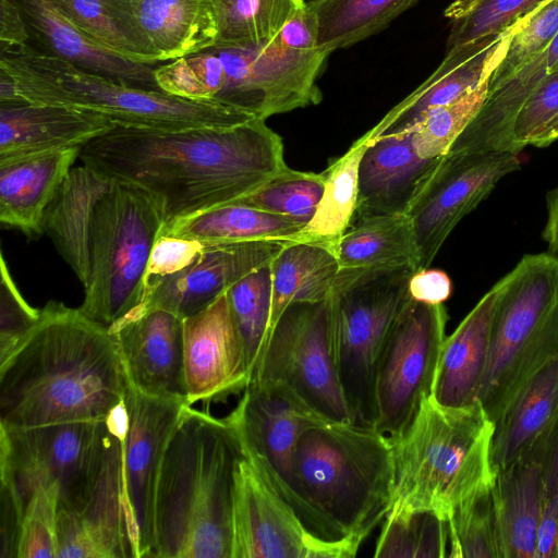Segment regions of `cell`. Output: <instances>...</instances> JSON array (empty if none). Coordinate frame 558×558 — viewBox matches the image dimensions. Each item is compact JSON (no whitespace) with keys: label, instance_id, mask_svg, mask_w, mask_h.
<instances>
[{"label":"cell","instance_id":"obj_25","mask_svg":"<svg viewBox=\"0 0 558 558\" xmlns=\"http://www.w3.org/2000/svg\"><path fill=\"white\" fill-rule=\"evenodd\" d=\"M15 1L38 49L119 83L159 89L151 65L126 59L95 41L50 0Z\"/></svg>","mask_w":558,"mask_h":558},{"label":"cell","instance_id":"obj_10","mask_svg":"<svg viewBox=\"0 0 558 558\" xmlns=\"http://www.w3.org/2000/svg\"><path fill=\"white\" fill-rule=\"evenodd\" d=\"M117 408L101 420L29 427L0 425V482L24 512L38 487L58 483L59 501L72 498L100 471L116 434Z\"/></svg>","mask_w":558,"mask_h":558},{"label":"cell","instance_id":"obj_52","mask_svg":"<svg viewBox=\"0 0 558 558\" xmlns=\"http://www.w3.org/2000/svg\"><path fill=\"white\" fill-rule=\"evenodd\" d=\"M409 290L412 299L426 304H444L452 292L449 276L440 269L422 268L410 278Z\"/></svg>","mask_w":558,"mask_h":558},{"label":"cell","instance_id":"obj_23","mask_svg":"<svg viewBox=\"0 0 558 558\" xmlns=\"http://www.w3.org/2000/svg\"><path fill=\"white\" fill-rule=\"evenodd\" d=\"M440 158L420 157L412 132L371 140L360 162L352 222L371 216L405 214Z\"/></svg>","mask_w":558,"mask_h":558},{"label":"cell","instance_id":"obj_43","mask_svg":"<svg viewBox=\"0 0 558 558\" xmlns=\"http://www.w3.org/2000/svg\"><path fill=\"white\" fill-rule=\"evenodd\" d=\"M493 483L478 488L451 512L449 558H501Z\"/></svg>","mask_w":558,"mask_h":558},{"label":"cell","instance_id":"obj_32","mask_svg":"<svg viewBox=\"0 0 558 558\" xmlns=\"http://www.w3.org/2000/svg\"><path fill=\"white\" fill-rule=\"evenodd\" d=\"M111 182V178L84 163L74 167L45 213L44 232L83 288L88 281V230L98 199Z\"/></svg>","mask_w":558,"mask_h":558},{"label":"cell","instance_id":"obj_55","mask_svg":"<svg viewBox=\"0 0 558 558\" xmlns=\"http://www.w3.org/2000/svg\"><path fill=\"white\" fill-rule=\"evenodd\" d=\"M558 546V490L546 497L536 537V558H556Z\"/></svg>","mask_w":558,"mask_h":558},{"label":"cell","instance_id":"obj_5","mask_svg":"<svg viewBox=\"0 0 558 558\" xmlns=\"http://www.w3.org/2000/svg\"><path fill=\"white\" fill-rule=\"evenodd\" d=\"M0 69L11 75L26 102L89 110L124 126L178 131L231 128L257 119L219 99H189L119 83L32 44L0 54Z\"/></svg>","mask_w":558,"mask_h":558},{"label":"cell","instance_id":"obj_16","mask_svg":"<svg viewBox=\"0 0 558 558\" xmlns=\"http://www.w3.org/2000/svg\"><path fill=\"white\" fill-rule=\"evenodd\" d=\"M518 153H448L425 180L405 213L412 223L420 269L433 263L454 227L506 175L519 170Z\"/></svg>","mask_w":558,"mask_h":558},{"label":"cell","instance_id":"obj_3","mask_svg":"<svg viewBox=\"0 0 558 558\" xmlns=\"http://www.w3.org/2000/svg\"><path fill=\"white\" fill-rule=\"evenodd\" d=\"M395 492L390 439L372 426H308L292 452L287 500L317 536L360 543L385 519Z\"/></svg>","mask_w":558,"mask_h":558},{"label":"cell","instance_id":"obj_26","mask_svg":"<svg viewBox=\"0 0 558 558\" xmlns=\"http://www.w3.org/2000/svg\"><path fill=\"white\" fill-rule=\"evenodd\" d=\"M558 422V356L518 391L495 423L490 446L494 474L546 442Z\"/></svg>","mask_w":558,"mask_h":558},{"label":"cell","instance_id":"obj_47","mask_svg":"<svg viewBox=\"0 0 558 558\" xmlns=\"http://www.w3.org/2000/svg\"><path fill=\"white\" fill-rule=\"evenodd\" d=\"M558 34V0H547L520 20L489 76L488 90L504 83L518 69L543 51Z\"/></svg>","mask_w":558,"mask_h":558},{"label":"cell","instance_id":"obj_6","mask_svg":"<svg viewBox=\"0 0 558 558\" xmlns=\"http://www.w3.org/2000/svg\"><path fill=\"white\" fill-rule=\"evenodd\" d=\"M494 426L480 401L450 408L427 397L407 429L390 439L395 463L391 508H425L449 519L463 500L495 478L490 462Z\"/></svg>","mask_w":558,"mask_h":558},{"label":"cell","instance_id":"obj_13","mask_svg":"<svg viewBox=\"0 0 558 558\" xmlns=\"http://www.w3.org/2000/svg\"><path fill=\"white\" fill-rule=\"evenodd\" d=\"M361 544L315 535L242 454L234 480L231 558H350Z\"/></svg>","mask_w":558,"mask_h":558},{"label":"cell","instance_id":"obj_20","mask_svg":"<svg viewBox=\"0 0 558 558\" xmlns=\"http://www.w3.org/2000/svg\"><path fill=\"white\" fill-rule=\"evenodd\" d=\"M128 384L165 400L187 403L184 372L183 318L154 310L109 328Z\"/></svg>","mask_w":558,"mask_h":558},{"label":"cell","instance_id":"obj_1","mask_svg":"<svg viewBox=\"0 0 558 558\" xmlns=\"http://www.w3.org/2000/svg\"><path fill=\"white\" fill-rule=\"evenodd\" d=\"M265 121L178 131L114 124L81 147L78 158L145 191L163 227L233 203L288 168L282 140Z\"/></svg>","mask_w":558,"mask_h":558},{"label":"cell","instance_id":"obj_39","mask_svg":"<svg viewBox=\"0 0 558 558\" xmlns=\"http://www.w3.org/2000/svg\"><path fill=\"white\" fill-rule=\"evenodd\" d=\"M449 556V522L425 508H391L385 517L374 557L445 558Z\"/></svg>","mask_w":558,"mask_h":558},{"label":"cell","instance_id":"obj_2","mask_svg":"<svg viewBox=\"0 0 558 558\" xmlns=\"http://www.w3.org/2000/svg\"><path fill=\"white\" fill-rule=\"evenodd\" d=\"M126 384L109 329L80 307L49 301L0 363V425L106 418L122 402Z\"/></svg>","mask_w":558,"mask_h":558},{"label":"cell","instance_id":"obj_15","mask_svg":"<svg viewBox=\"0 0 558 558\" xmlns=\"http://www.w3.org/2000/svg\"><path fill=\"white\" fill-rule=\"evenodd\" d=\"M215 49L227 73L221 101L266 120L322 100L316 81L329 53L318 48L293 49L274 37L254 46Z\"/></svg>","mask_w":558,"mask_h":558},{"label":"cell","instance_id":"obj_14","mask_svg":"<svg viewBox=\"0 0 558 558\" xmlns=\"http://www.w3.org/2000/svg\"><path fill=\"white\" fill-rule=\"evenodd\" d=\"M181 401L146 396L126 384L121 421V482L135 558L151 557L161 465Z\"/></svg>","mask_w":558,"mask_h":558},{"label":"cell","instance_id":"obj_54","mask_svg":"<svg viewBox=\"0 0 558 558\" xmlns=\"http://www.w3.org/2000/svg\"><path fill=\"white\" fill-rule=\"evenodd\" d=\"M275 38L283 46L312 50L317 48L316 31L313 19L306 9V2L281 27Z\"/></svg>","mask_w":558,"mask_h":558},{"label":"cell","instance_id":"obj_38","mask_svg":"<svg viewBox=\"0 0 558 558\" xmlns=\"http://www.w3.org/2000/svg\"><path fill=\"white\" fill-rule=\"evenodd\" d=\"M95 41L135 62L157 63L137 32L126 0H50Z\"/></svg>","mask_w":558,"mask_h":558},{"label":"cell","instance_id":"obj_41","mask_svg":"<svg viewBox=\"0 0 558 558\" xmlns=\"http://www.w3.org/2000/svg\"><path fill=\"white\" fill-rule=\"evenodd\" d=\"M226 294L244 348L251 378L268 341L271 313L270 264L239 280Z\"/></svg>","mask_w":558,"mask_h":558},{"label":"cell","instance_id":"obj_56","mask_svg":"<svg viewBox=\"0 0 558 558\" xmlns=\"http://www.w3.org/2000/svg\"><path fill=\"white\" fill-rule=\"evenodd\" d=\"M543 465L546 496L548 497L558 490V422L546 442Z\"/></svg>","mask_w":558,"mask_h":558},{"label":"cell","instance_id":"obj_60","mask_svg":"<svg viewBox=\"0 0 558 558\" xmlns=\"http://www.w3.org/2000/svg\"><path fill=\"white\" fill-rule=\"evenodd\" d=\"M556 558H558V546H557V556H556Z\"/></svg>","mask_w":558,"mask_h":558},{"label":"cell","instance_id":"obj_36","mask_svg":"<svg viewBox=\"0 0 558 558\" xmlns=\"http://www.w3.org/2000/svg\"><path fill=\"white\" fill-rule=\"evenodd\" d=\"M372 137L371 130L356 140L340 157L332 159L322 172L324 191L310 222L293 241L316 243L333 250L351 226L359 194V169Z\"/></svg>","mask_w":558,"mask_h":558},{"label":"cell","instance_id":"obj_9","mask_svg":"<svg viewBox=\"0 0 558 558\" xmlns=\"http://www.w3.org/2000/svg\"><path fill=\"white\" fill-rule=\"evenodd\" d=\"M411 267L339 271L332 288L336 359L354 424L375 427V380L388 338L413 301Z\"/></svg>","mask_w":558,"mask_h":558},{"label":"cell","instance_id":"obj_18","mask_svg":"<svg viewBox=\"0 0 558 558\" xmlns=\"http://www.w3.org/2000/svg\"><path fill=\"white\" fill-rule=\"evenodd\" d=\"M123 400L108 456L95 478L59 501L57 558H135L121 482Z\"/></svg>","mask_w":558,"mask_h":558},{"label":"cell","instance_id":"obj_19","mask_svg":"<svg viewBox=\"0 0 558 558\" xmlns=\"http://www.w3.org/2000/svg\"><path fill=\"white\" fill-rule=\"evenodd\" d=\"M290 242L271 239L209 245L192 265L160 282L138 308L120 322L154 310L168 311L183 319L192 316L239 280L270 264Z\"/></svg>","mask_w":558,"mask_h":558},{"label":"cell","instance_id":"obj_45","mask_svg":"<svg viewBox=\"0 0 558 558\" xmlns=\"http://www.w3.org/2000/svg\"><path fill=\"white\" fill-rule=\"evenodd\" d=\"M485 81L459 99L430 111L412 131L417 155L425 159L439 158L448 154L452 144L475 118L488 90Z\"/></svg>","mask_w":558,"mask_h":558},{"label":"cell","instance_id":"obj_22","mask_svg":"<svg viewBox=\"0 0 558 558\" xmlns=\"http://www.w3.org/2000/svg\"><path fill=\"white\" fill-rule=\"evenodd\" d=\"M511 29L494 38L447 50L439 66L371 129V140L412 132L430 111L489 80Z\"/></svg>","mask_w":558,"mask_h":558},{"label":"cell","instance_id":"obj_44","mask_svg":"<svg viewBox=\"0 0 558 558\" xmlns=\"http://www.w3.org/2000/svg\"><path fill=\"white\" fill-rule=\"evenodd\" d=\"M323 173L287 168L251 194L233 202L288 217L305 227L324 191Z\"/></svg>","mask_w":558,"mask_h":558},{"label":"cell","instance_id":"obj_50","mask_svg":"<svg viewBox=\"0 0 558 558\" xmlns=\"http://www.w3.org/2000/svg\"><path fill=\"white\" fill-rule=\"evenodd\" d=\"M0 363L3 362L31 332L40 316L15 284L3 254L0 263Z\"/></svg>","mask_w":558,"mask_h":558},{"label":"cell","instance_id":"obj_49","mask_svg":"<svg viewBox=\"0 0 558 558\" xmlns=\"http://www.w3.org/2000/svg\"><path fill=\"white\" fill-rule=\"evenodd\" d=\"M558 116V69L524 101L513 118L505 151L520 153L544 132Z\"/></svg>","mask_w":558,"mask_h":558},{"label":"cell","instance_id":"obj_51","mask_svg":"<svg viewBox=\"0 0 558 558\" xmlns=\"http://www.w3.org/2000/svg\"><path fill=\"white\" fill-rule=\"evenodd\" d=\"M208 246L196 240L159 234L151 250L143 279L141 301L136 308L149 298L160 282L187 268Z\"/></svg>","mask_w":558,"mask_h":558},{"label":"cell","instance_id":"obj_4","mask_svg":"<svg viewBox=\"0 0 558 558\" xmlns=\"http://www.w3.org/2000/svg\"><path fill=\"white\" fill-rule=\"evenodd\" d=\"M242 454L225 418L184 407L159 475L151 557H232L234 480Z\"/></svg>","mask_w":558,"mask_h":558},{"label":"cell","instance_id":"obj_30","mask_svg":"<svg viewBox=\"0 0 558 558\" xmlns=\"http://www.w3.org/2000/svg\"><path fill=\"white\" fill-rule=\"evenodd\" d=\"M132 21L157 62L215 47L211 0H126Z\"/></svg>","mask_w":558,"mask_h":558},{"label":"cell","instance_id":"obj_7","mask_svg":"<svg viewBox=\"0 0 558 558\" xmlns=\"http://www.w3.org/2000/svg\"><path fill=\"white\" fill-rule=\"evenodd\" d=\"M488 363L478 400L495 424L522 386L558 356V258L525 254L494 286Z\"/></svg>","mask_w":558,"mask_h":558},{"label":"cell","instance_id":"obj_28","mask_svg":"<svg viewBox=\"0 0 558 558\" xmlns=\"http://www.w3.org/2000/svg\"><path fill=\"white\" fill-rule=\"evenodd\" d=\"M495 301L496 289L493 287L446 337L430 395L437 403L465 408L480 401L488 363Z\"/></svg>","mask_w":558,"mask_h":558},{"label":"cell","instance_id":"obj_12","mask_svg":"<svg viewBox=\"0 0 558 558\" xmlns=\"http://www.w3.org/2000/svg\"><path fill=\"white\" fill-rule=\"evenodd\" d=\"M447 320L444 304L413 300L388 338L375 380V428L389 439L407 429L432 395Z\"/></svg>","mask_w":558,"mask_h":558},{"label":"cell","instance_id":"obj_17","mask_svg":"<svg viewBox=\"0 0 558 558\" xmlns=\"http://www.w3.org/2000/svg\"><path fill=\"white\" fill-rule=\"evenodd\" d=\"M223 418L243 454L287 500L296 441L308 426L326 418L284 385L266 379H251Z\"/></svg>","mask_w":558,"mask_h":558},{"label":"cell","instance_id":"obj_33","mask_svg":"<svg viewBox=\"0 0 558 558\" xmlns=\"http://www.w3.org/2000/svg\"><path fill=\"white\" fill-rule=\"evenodd\" d=\"M332 252L339 271L420 269L418 248L407 214L371 216L353 221Z\"/></svg>","mask_w":558,"mask_h":558},{"label":"cell","instance_id":"obj_42","mask_svg":"<svg viewBox=\"0 0 558 558\" xmlns=\"http://www.w3.org/2000/svg\"><path fill=\"white\" fill-rule=\"evenodd\" d=\"M547 0H454L445 10L449 21L447 50L499 36Z\"/></svg>","mask_w":558,"mask_h":558},{"label":"cell","instance_id":"obj_11","mask_svg":"<svg viewBox=\"0 0 558 558\" xmlns=\"http://www.w3.org/2000/svg\"><path fill=\"white\" fill-rule=\"evenodd\" d=\"M251 379L282 384L322 417L354 423L338 373L331 293L286 308Z\"/></svg>","mask_w":558,"mask_h":558},{"label":"cell","instance_id":"obj_53","mask_svg":"<svg viewBox=\"0 0 558 558\" xmlns=\"http://www.w3.org/2000/svg\"><path fill=\"white\" fill-rule=\"evenodd\" d=\"M0 54L17 51L31 43V34L15 0H0Z\"/></svg>","mask_w":558,"mask_h":558},{"label":"cell","instance_id":"obj_8","mask_svg":"<svg viewBox=\"0 0 558 558\" xmlns=\"http://www.w3.org/2000/svg\"><path fill=\"white\" fill-rule=\"evenodd\" d=\"M163 221L142 189L112 179L87 235L88 281L81 311L108 329L134 311Z\"/></svg>","mask_w":558,"mask_h":558},{"label":"cell","instance_id":"obj_24","mask_svg":"<svg viewBox=\"0 0 558 558\" xmlns=\"http://www.w3.org/2000/svg\"><path fill=\"white\" fill-rule=\"evenodd\" d=\"M114 123L106 116L53 105L0 104V162L83 147Z\"/></svg>","mask_w":558,"mask_h":558},{"label":"cell","instance_id":"obj_37","mask_svg":"<svg viewBox=\"0 0 558 558\" xmlns=\"http://www.w3.org/2000/svg\"><path fill=\"white\" fill-rule=\"evenodd\" d=\"M417 0H311L317 48L330 53L385 28Z\"/></svg>","mask_w":558,"mask_h":558},{"label":"cell","instance_id":"obj_40","mask_svg":"<svg viewBox=\"0 0 558 558\" xmlns=\"http://www.w3.org/2000/svg\"><path fill=\"white\" fill-rule=\"evenodd\" d=\"M215 48L247 47L274 38L303 0H211Z\"/></svg>","mask_w":558,"mask_h":558},{"label":"cell","instance_id":"obj_29","mask_svg":"<svg viewBox=\"0 0 558 558\" xmlns=\"http://www.w3.org/2000/svg\"><path fill=\"white\" fill-rule=\"evenodd\" d=\"M545 447L495 474L501 558H536V537L546 500Z\"/></svg>","mask_w":558,"mask_h":558},{"label":"cell","instance_id":"obj_21","mask_svg":"<svg viewBox=\"0 0 558 558\" xmlns=\"http://www.w3.org/2000/svg\"><path fill=\"white\" fill-rule=\"evenodd\" d=\"M183 341L189 405L246 387L250 371L226 292L183 319Z\"/></svg>","mask_w":558,"mask_h":558},{"label":"cell","instance_id":"obj_57","mask_svg":"<svg viewBox=\"0 0 558 558\" xmlns=\"http://www.w3.org/2000/svg\"><path fill=\"white\" fill-rule=\"evenodd\" d=\"M546 207L547 219L542 236L547 244V252L558 258V186L547 193Z\"/></svg>","mask_w":558,"mask_h":558},{"label":"cell","instance_id":"obj_34","mask_svg":"<svg viewBox=\"0 0 558 558\" xmlns=\"http://www.w3.org/2000/svg\"><path fill=\"white\" fill-rule=\"evenodd\" d=\"M304 227L293 219L240 203L221 205L163 226L159 234L208 245L293 238Z\"/></svg>","mask_w":558,"mask_h":558},{"label":"cell","instance_id":"obj_35","mask_svg":"<svg viewBox=\"0 0 558 558\" xmlns=\"http://www.w3.org/2000/svg\"><path fill=\"white\" fill-rule=\"evenodd\" d=\"M271 313L269 335L293 303L318 302L332 291L339 275L333 252L320 244L292 241L270 263Z\"/></svg>","mask_w":558,"mask_h":558},{"label":"cell","instance_id":"obj_31","mask_svg":"<svg viewBox=\"0 0 558 558\" xmlns=\"http://www.w3.org/2000/svg\"><path fill=\"white\" fill-rule=\"evenodd\" d=\"M557 69L558 34L543 51L487 92L482 108L448 153L505 151L508 131L517 112Z\"/></svg>","mask_w":558,"mask_h":558},{"label":"cell","instance_id":"obj_59","mask_svg":"<svg viewBox=\"0 0 558 558\" xmlns=\"http://www.w3.org/2000/svg\"><path fill=\"white\" fill-rule=\"evenodd\" d=\"M558 140V116L547 125L544 132L533 142L532 146L546 147Z\"/></svg>","mask_w":558,"mask_h":558},{"label":"cell","instance_id":"obj_46","mask_svg":"<svg viewBox=\"0 0 558 558\" xmlns=\"http://www.w3.org/2000/svg\"><path fill=\"white\" fill-rule=\"evenodd\" d=\"M154 76L160 90L189 99H219L227 85L226 69L215 48L158 66Z\"/></svg>","mask_w":558,"mask_h":558},{"label":"cell","instance_id":"obj_58","mask_svg":"<svg viewBox=\"0 0 558 558\" xmlns=\"http://www.w3.org/2000/svg\"><path fill=\"white\" fill-rule=\"evenodd\" d=\"M25 102L17 93L14 80L0 69V104Z\"/></svg>","mask_w":558,"mask_h":558},{"label":"cell","instance_id":"obj_27","mask_svg":"<svg viewBox=\"0 0 558 558\" xmlns=\"http://www.w3.org/2000/svg\"><path fill=\"white\" fill-rule=\"evenodd\" d=\"M81 147L0 162V222L28 236L44 232L47 207L80 156Z\"/></svg>","mask_w":558,"mask_h":558},{"label":"cell","instance_id":"obj_48","mask_svg":"<svg viewBox=\"0 0 558 558\" xmlns=\"http://www.w3.org/2000/svg\"><path fill=\"white\" fill-rule=\"evenodd\" d=\"M58 483L38 487L27 500L20 526L16 558H57Z\"/></svg>","mask_w":558,"mask_h":558}]
</instances>
